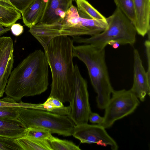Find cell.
I'll return each instance as SVG.
<instances>
[{"instance_id": "obj_12", "label": "cell", "mask_w": 150, "mask_h": 150, "mask_svg": "<svg viewBox=\"0 0 150 150\" xmlns=\"http://www.w3.org/2000/svg\"><path fill=\"white\" fill-rule=\"evenodd\" d=\"M137 33L144 37L150 31V0H132Z\"/></svg>"}, {"instance_id": "obj_6", "label": "cell", "mask_w": 150, "mask_h": 150, "mask_svg": "<svg viewBox=\"0 0 150 150\" xmlns=\"http://www.w3.org/2000/svg\"><path fill=\"white\" fill-rule=\"evenodd\" d=\"M18 119L25 128H40L66 137L72 135L75 125L68 115L29 108H20Z\"/></svg>"}, {"instance_id": "obj_25", "label": "cell", "mask_w": 150, "mask_h": 150, "mask_svg": "<svg viewBox=\"0 0 150 150\" xmlns=\"http://www.w3.org/2000/svg\"><path fill=\"white\" fill-rule=\"evenodd\" d=\"M34 0H9L12 6L22 13Z\"/></svg>"}, {"instance_id": "obj_11", "label": "cell", "mask_w": 150, "mask_h": 150, "mask_svg": "<svg viewBox=\"0 0 150 150\" xmlns=\"http://www.w3.org/2000/svg\"><path fill=\"white\" fill-rule=\"evenodd\" d=\"M134 59L133 82L130 90L142 102L146 95L150 96V76L143 66L139 52L137 49L133 50Z\"/></svg>"}, {"instance_id": "obj_9", "label": "cell", "mask_w": 150, "mask_h": 150, "mask_svg": "<svg viewBox=\"0 0 150 150\" xmlns=\"http://www.w3.org/2000/svg\"><path fill=\"white\" fill-rule=\"evenodd\" d=\"M101 125L88 123L75 125L72 135L82 143H96L102 146L109 145L112 150H117L118 146L115 141Z\"/></svg>"}, {"instance_id": "obj_4", "label": "cell", "mask_w": 150, "mask_h": 150, "mask_svg": "<svg viewBox=\"0 0 150 150\" xmlns=\"http://www.w3.org/2000/svg\"><path fill=\"white\" fill-rule=\"evenodd\" d=\"M72 54L74 57L78 58L86 66L91 84L97 94V107L104 109L114 90L106 62L105 48L91 44L74 45Z\"/></svg>"}, {"instance_id": "obj_14", "label": "cell", "mask_w": 150, "mask_h": 150, "mask_svg": "<svg viewBox=\"0 0 150 150\" xmlns=\"http://www.w3.org/2000/svg\"><path fill=\"white\" fill-rule=\"evenodd\" d=\"M49 0H34L21 13L24 24L30 28L39 23L47 7Z\"/></svg>"}, {"instance_id": "obj_3", "label": "cell", "mask_w": 150, "mask_h": 150, "mask_svg": "<svg viewBox=\"0 0 150 150\" xmlns=\"http://www.w3.org/2000/svg\"><path fill=\"white\" fill-rule=\"evenodd\" d=\"M106 19H87L81 17L73 5L64 17L50 24L38 23L29 30L44 49L50 40L59 36L71 37L87 35L91 36L104 31L108 27Z\"/></svg>"}, {"instance_id": "obj_16", "label": "cell", "mask_w": 150, "mask_h": 150, "mask_svg": "<svg viewBox=\"0 0 150 150\" xmlns=\"http://www.w3.org/2000/svg\"><path fill=\"white\" fill-rule=\"evenodd\" d=\"M21 18V13L12 6L0 1V23L4 26L11 27Z\"/></svg>"}, {"instance_id": "obj_19", "label": "cell", "mask_w": 150, "mask_h": 150, "mask_svg": "<svg viewBox=\"0 0 150 150\" xmlns=\"http://www.w3.org/2000/svg\"><path fill=\"white\" fill-rule=\"evenodd\" d=\"M52 150H81L73 142L59 139L52 135L47 140Z\"/></svg>"}, {"instance_id": "obj_7", "label": "cell", "mask_w": 150, "mask_h": 150, "mask_svg": "<svg viewBox=\"0 0 150 150\" xmlns=\"http://www.w3.org/2000/svg\"><path fill=\"white\" fill-rule=\"evenodd\" d=\"M106 105L103 120L100 125L108 128L115 122L132 113L139 106V99L130 89L114 90Z\"/></svg>"}, {"instance_id": "obj_21", "label": "cell", "mask_w": 150, "mask_h": 150, "mask_svg": "<svg viewBox=\"0 0 150 150\" xmlns=\"http://www.w3.org/2000/svg\"><path fill=\"white\" fill-rule=\"evenodd\" d=\"M52 136L50 132L45 129L38 127H30L26 128L25 136L38 140H47Z\"/></svg>"}, {"instance_id": "obj_22", "label": "cell", "mask_w": 150, "mask_h": 150, "mask_svg": "<svg viewBox=\"0 0 150 150\" xmlns=\"http://www.w3.org/2000/svg\"><path fill=\"white\" fill-rule=\"evenodd\" d=\"M37 104L26 103L22 101L19 102L7 96L0 99V107H11L36 109Z\"/></svg>"}, {"instance_id": "obj_18", "label": "cell", "mask_w": 150, "mask_h": 150, "mask_svg": "<svg viewBox=\"0 0 150 150\" xmlns=\"http://www.w3.org/2000/svg\"><path fill=\"white\" fill-rule=\"evenodd\" d=\"M77 9L81 17L90 19H105V18L86 0H75Z\"/></svg>"}, {"instance_id": "obj_5", "label": "cell", "mask_w": 150, "mask_h": 150, "mask_svg": "<svg viewBox=\"0 0 150 150\" xmlns=\"http://www.w3.org/2000/svg\"><path fill=\"white\" fill-rule=\"evenodd\" d=\"M107 28L103 32L88 38L73 36L74 42L91 44L105 48L108 44H129L133 46L136 40L137 31L130 21L118 8L112 14L106 18Z\"/></svg>"}, {"instance_id": "obj_28", "label": "cell", "mask_w": 150, "mask_h": 150, "mask_svg": "<svg viewBox=\"0 0 150 150\" xmlns=\"http://www.w3.org/2000/svg\"><path fill=\"white\" fill-rule=\"evenodd\" d=\"M88 120L92 123L100 125L103 121V117L96 113L91 112L89 116Z\"/></svg>"}, {"instance_id": "obj_13", "label": "cell", "mask_w": 150, "mask_h": 150, "mask_svg": "<svg viewBox=\"0 0 150 150\" xmlns=\"http://www.w3.org/2000/svg\"><path fill=\"white\" fill-rule=\"evenodd\" d=\"M75 0H49L45 12L40 21L42 24H50L63 18Z\"/></svg>"}, {"instance_id": "obj_15", "label": "cell", "mask_w": 150, "mask_h": 150, "mask_svg": "<svg viewBox=\"0 0 150 150\" xmlns=\"http://www.w3.org/2000/svg\"><path fill=\"white\" fill-rule=\"evenodd\" d=\"M25 131L18 119L0 118V136L16 139L25 136Z\"/></svg>"}, {"instance_id": "obj_24", "label": "cell", "mask_w": 150, "mask_h": 150, "mask_svg": "<svg viewBox=\"0 0 150 150\" xmlns=\"http://www.w3.org/2000/svg\"><path fill=\"white\" fill-rule=\"evenodd\" d=\"M20 108L0 107V118L18 119Z\"/></svg>"}, {"instance_id": "obj_26", "label": "cell", "mask_w": 150, "mask_h": 150, "mask_svg": "<svg viewBox=\"0 0 150 150\" xmlns=\"http://www.w3.org/2000/svg\"><path fill=\"white\" fill-rule=\"evenodd\" d=\"M11 30L14 35L18 36L23 33L24 28L23 26L21 24L15 23L11 26Z\"/></svg>"}, {"instance_id": "obj_30", "label": "cell", "mask_w": 150, "mask_h": 150, "mask_svg": "<svg viewBox=\"0 0 150 150\" xmlns=\"http://www.w3.org/2000/svg\"><path fill=\"white\" fill-rule=\"evenodd\" d=\"M0 1L6 3L12 6L9 0H0Z\"/></svg>"}, {"instance_id": "obj_29", "label": "cell", "mask_w": 150, "mask_h": 150, "mask_svg": "<svg viewBox=\"0 0 150 150\" xmlns=\"http://www.w3.org/2000/svg\"><path fill=\"white\" fill-rule=\"evenodd\" d=\"M3 26L0 23V37L11 30V27L4 28Z\"/></svg>"}, {"instance_id": "obj_2", "label": "cell", "mask_w": 150, "mask_h": 150, "mask_svg": "<svg viewBox=\"0 0 150 150\" xmlns=\"http://www.w3.org/2000/svg\"><path fill=\"white\" fill-rule=\"evenodd\" d=\"M49 64L41 50L29 54L12 71L4 93L17 102L45 92L49 85Z\"/></svg>"}, {"instance_id": "obj_27", "label": "cell", "mask_w": 150, "mask_h": 150, "mask_svg": "<svg viewBox=\"0 0 150 150\" xmlns=\"http://www.w3.org/2000/svg\"><path fill=\"white\" fill-rule=\"evenodd\" d=\"M146 52L147 60V70L146 72L148 75L150 76V40H146L144 42Z\"/></svg>"}, {"instance_id": "obj_1", "label": "cell", "mask_w": 150, "mask_h": 150, "mask_svg": "<svg viewBox=\"0 0 150 150\" xmlns=\"http://www.w3.org/2000/svg\"><path fill=\"white\" fill-rule=\"evenodd\" d=\"M73 42L69 36H59L51 39L44 49L52 78L49 97H52L63 103L71 102L74 89Z\"/></svg>"}, {"instance_id": "obj_20", "label": "cell", "mask_w": 150, "mask_h": 150, "mask_svg": "<svg viewBox=\"0 0 150 150\" xmlns=\"http://www.w3.org/2000/svg\"><path fill=\"white\" fill-rule=\"evenodd\" d=\"M117 8H118L130 21L134 25L135 16L132 0H114Z\"/></svg>"}, {"instance_id": "obj_8", "label": "cell", "mask_w": 150, "mask_h": 150, "mask_svg": "<svg viewBox=\"0 0 150 150\" xmlns=\"http://www.w3.org/2000/svg\"><path fill=\"white\" fill-rule=\"evenodd\" d=\"M75 75L73 96L70 103L69 117L75 125L88 123L92 112L89 100L87 83L82 76L77 64L74 65Z\"/></svg>"}, {"instance_id": "obj_10", "label": "cell", "mask_w": 150, "mask_h": 150, "mask_svg": "<svg viewBox=\"0 0 150 150\" xmlns=\"http://www.w3.org/2000/svg\"><path fill=\"white\" fill-rule=\"evenodd\" d=\"M13 41L10 37H0V98L3 96L13 67Z\"/></svg>"}, {"instance_id": "obj_23", "label": "cell", "mask_w": 150, "mask_h": 150, "mask_svg": "<svg viewBox=\"0 0 150 150\" xmlns=\"http://www.w3.org/2000/svg\"><path fill=\"white\" fill-rule=\"evenodd\" d=\"M15 139L0 136V150H23Z\"/></svg>"}, {"instance_id": "obj_17", "label": "cell", "mask_w": 150, "mask_h": 150, "mask_svg": "<svg viewBox=\"0 0 150 150\" xmlns=\"http://www.w3.org/2000/svg\"><path fill=\"white\" fill-rule=\"evenodd\" d=\"M23 150H52L47 140L23 136L15 139Z\"/></svg>"}]
</instances>
